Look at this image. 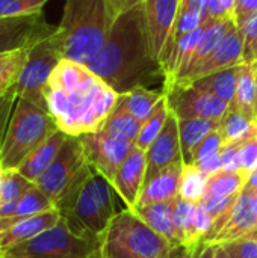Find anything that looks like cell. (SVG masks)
<instances>
[{
	"instance_id": "obj_1",
	"label": "cell",
	"mask_w": 257,
	"mask_h": 258,
	"mask_svg": "<svg viewBox=\"0 0 257 258\" xmlns=\"http://www.w3.org/2000/svg\"><path fill=\"white\" fill-rule=\"evenodd\" d=\"M118 97L86 65L68 59L59 62L44 89L47 112L68 136L97 132Z\"/></svg>"
},
{
	"instance_id": "obj_2",
	"label": "cell",
	"mask_w": 257,
	"mask_h": 258,
	"mask_svg": "<svg viewBox=\"0 0 257 258\" xmlns=\"http://www.w3.org/2000/svg\"><path fill=\"white\" fill-rule=\"evenodd\" d=\"M86 67L118 95L145 86L159 76L165 79L161 62L151 53L142 3L112 23L101 48Z\"/></svg>"
},
{
	"instance_id": "obj_3",
	"label": "cell",
	"mask_w": 257,
	"mask_h": 258,
	"mask_svg": "<svg viewBox=\"0 0 257 258\" xmlns=\"http://www.w3.org/2000/svg\"><path fill=\"white\" fill-rule=\"evenodd\" d=\"M111 26L106 0H65L56 29L64 59L86 65L101 48Z\"/></svg>"
},
{
	"instance_id": "obj_4",
	"label": "cell",
	"mask_w": 257,
	"mask_h": 258,
	"mask_svg": "<svg viewBox=\"0 0 257 258\" xmlns=\"http://www.w3.org/2000/svg\"><path fill=\"white\" fill-rule=\"evenodd\" d=\"M114 192L112 183L94 169L77 192L56 210L76 234L101 239L117 215Z\"/></svg>"
},
{
	"instance_id": "obj_5",
	"label": "cell",
	"mask_w": 257,
	"mask_h": 258,
	"mask_svg": "<svg viewBox=\"0 0 257 258\" xmlns=\"http://www.w3.org/2000/svg\"><path fill=\"white\" fill-rule=\"evenodd\" d=\"M59 127L45 109L17 97L0 150V166L5 171L17 169Z\"/></svg>"
},
{
	"instance_id": "obj_6",
	"label": "cell",
	"mask_w": 257,
	"mask_h": 258,
	"mask_svg": "<svg viewBox=\"0 0 257 258\" xmlns=\"http://www.w3.org/2000/svg\"><path fill=\"white\" fill-rule=\"evenodd\" d=\"M171 245L132 209L115 215L101 236V258H168Z\"/></svg>"
},
{
	"instance_id": "obj_7",
	"label": "cell",
	"mask_w": 257,
	"mask_h": 258,
	"mask_svg": "<svg viewBox=\"0 0 257 258\" xmlns=\"http://www.w3.org/2000/svg\"><path fill=\"white\" fill-rule=\"evenodd\" d=\"M101 239L94 236L76 234L61 216L59 222L35 236L33 239L17 245L2 258H101Z\"/></svg>"
},
{
	"instance_id": "obj_8",
	"label": "cell",
	"mask_w": 257,
	"mask_h": 258,
	"mask_svg": "<svg viewBox=\"0 0 257 258\" xmlns=\"http://www.w3.org/2000/svg\"><path fill=\"white\" fill-rule=\"evenodd\" d=\"M92 171L94 168L86 160L80 139L68 136L53 163L35 184L58 207L77 192Z\"/></svg>"
},
{
	"instance_id": "obj_9",
	"label": "cell",
	"mask_w": 257,
	"mask_h": 258,
	"mask_svg": "<svg viewBox=\"0 0 257 258\" xmlns=\"http://www.w3.org/2000/svg\"><path fill=\"white\" fill-rule=\"evenodd\" d=\"M62 59L64 53L61 41L55 30L50 36L41 39L33 47H30L20 79L14 86L17 97L26 98L27 101L47 110L44 89L48 83L52 73Z\"/></svg>"
},
{
	"instance_id": "obj_10",
	"label": "cell",
	"mask_w": 257,
	"mask_h": 258,
	"mask_svg": "<svg viewBox=\"0 0 257 258\" xmlns=\"http://www.w3.org/2000/svg\"><path fill=\"white\" fill-rule=\"evenodd\" d=\"M170 110L177 119L221 121L230 104L195 86H173L164 89Z\"/></svg>"
},
{
	"instance_id": "obj_11",
	"label": "cell",
	"mask_w": 257,
	"mask_h": 258,
	"mask_svg": "<svg viewBox=\"0 0 257 258\" xmlns=\"http://www.w3.org/2000/svg\"><path fill=\"white\" fill-rule=\"evenodd\" d=\"M77 138L82 142L88 163L97 172L105 175L111 183L118 168L121 166V163L126 160L130 151L136 147L132 142L118 139L101 130L85 133Z\"/></svg>"
},
{
	"instance_id": "obj_12",
	"label": "cell",
	"mask_w": 257,
	"mask_h": 258,
	"mask_svg": "<svg viewBox=\"0 0 257 258\" xmlns=\"http://www.w3.org/2000/svg\"><path fill=\"white\" fill-rule=\"evenodd\" d=\"M56 30L45 21L42 12L0 18V53L30 48Z\"/></svg>"
},
{
	"instance_id": "obj_13",
	"label": "cell",
	"mask_w": 257,
	"mask_h": 258,
	"mask_svg": "<svg viewBox=\"0 0 257 258\" xmlns=\"http://www.w3.org/2000/svg\"><path fill=\"white\" fill-rule=\"evenodd\" d=\"M182 0H144V21L153 56L159 60L174 29Z\"/></svg>"
},
{
	"instance_id": "obj_14",
	"label": "cell",
	"mask_w": 257,
	"mask_h": 258,
	"mask_svg": "<svg viewBox=\"0 0 257 258\" xmlns=\"http://www.w3.org/2000/svg\"><path fill=\"white\" fill-rule=\"evenodd\" d=\"M145 159H147V169H145L144 184L165 168L174 165L179 160H183L182 150H180V139H179V119L171 110L162 132L147 148Z\"/></svg>"
},
{
	"instance_id": "obj_15",
	"label": "cell",
	"mask_w": 257,
	"mask_h": 258,
	"mask_svg": "<svg viewBox=\"0 0 257 258\" xmlns=\"http://www.w3.org/2000/svg\"><path fill=\"white\" fill-rule=\"evenodd\" d=\"M239 63H242V35L239 29L235 27L233 30L227 33V36L221 41V44L214 50V53L201 65H198L195 70H192L189 74H186L185 77H182L180 80H177L174 85L168 88L189 86L195 80H200L209 74H214L227 68L238 67Z\"/></svg>"
},
{
	"instance_id": "obj_16",
	"label": "cell",
	"mask_w": 257,
	"mask_h": 258,
	"mask_svg": "<svg viewBox=\"0 0 257 258\" xmlns=\"http://www.w3.org/2000/svg\"><path fill=\"white\" fill-rule=\"evenodd\" d=\"M145 169H147L145 151L135 147L130 151V154L126 157V160L121 163L112 180L114 190L126 203L127 209H133L138 203V198L144 187Z\"/></svg>"
},
{
	"instance_id": "obj_17",
	"label": "cell",
	"mask_w": 257,
	"mask_h": 258,
	"mask_svg": "<svg viewBox=\"0 0 257 258\" xmlns=\"http://www.w3.org/2000/svg\"><path fill=\"white\" fill-rule=\"evenodd\" d=\"M253 234H257V218L251 209V192L244 187L226 225L209 243L226 245Z\"/></svg>"
},
{
	"instance_id": "obj_18",
	"label": "cell",
	"mask_w": 257,
	"mask_h": 258,
	"mask_svg": "<svg viewBox=\"0 0 257 258\" xmlns=\"http://www.w3.org/2000/svg\"><path fill=\"white\" fill-rule=\"evenodd\" d=\"M61 219V213L59 210H50V212H44L30 218H24L15 224H12L11 227H8L5 231L0 233V255L3 252H6L8 249L21 245L30 239H33L35 236L44 233L45 230L55 227Z\"/></svg>"
},
{
	"instance_id": "obj_19",
	"label": "cell",
	"mask_w": 257,
	"mask_h": 258,
	"mask_svg": "<svg viewBox=\"0 0 257 258\" xmlns=\"http://www.w3.org/2000/svg\"><path fill=\"white\" fill-rule=\"evenodd\" d=\"M183 166H185L183 160H179L174 165L156 174L150 181H147L141 190L136 206H148L155 203H173L174 200H177Z\"/></svg>"
},
{
	"instance_id": "obj_20",
	"label": "cell",
	"mask_w": 257,
	"mask_h": 258,
	"mask_svg": "<svg viewBox=\"0 0 257 258\" xmlns=\"http://www.w3.org/2000/svg\"><path fill=\"white\" fill-rule=\"evenodd\" d=\"M67 138V133H64L62 130H56L35 151H32L27 156V159L17 168V171L29 181L35 183L53 163Z\"/></svg>"
},
{
	"instance_id": "obj_21",
	"label": "cell",
	"mask_w": 257,
	"mask_h": 258,
	"mask_svg": "<svg viewBox=\"0 0 257 258\" xmlns=\"http://www.w3.org/2000/svg\"><path fill=\"white\" fill-rule=\"evenodd\" d=\"M235 27H238V26H236L235 20L230 18V17L223 18V20H217V21H208L204 35H203L200 44H198L197 48L194 50V53H192L191 59L188 60V63H186L183 73L176 79V82L180 80L182 77H185L186 74H189V73H191L192 70H195L198 65H201V63L214 53V50L221 44V41L227 36V33H229L230 30H233ZM176 82H173L171 85H174ZM171 85H170V86H171ZM167 88H168V86H167ZM164 89H165V88H164Z\"/></svg>"
},
{
	"instance_id": "obj_22",
	"label": "cell",
	"mask_w": 257,
	"mask_h": 258,
	"mask_svg": "<svg viewBox=\"0 0 257 258\" xmlns=\"http://www.w3.org/2000/svg\"><path fill=\"white\" fill-rule=\"evenodd\" d=\"M173 203H155L148 206H136L132 210L155 233L162 236L171 245V248H177L182 246V242L173 219Z\"/></svg>"
},
{
	"instance_id": "obj_23",
	"label": "cell",
	"mask_w": 257,
	"mask_h": 258,
	"mask_svg": "<svg viewBox=\"0 0 257 258\" xmlns=\"http://www.w3.org/2000/svg\"><path fill=\"white\" fill-rule=\"evenodd\" d=\"M233 109L257 121L256 115V70L251 65L239 63L235 100L230 104Z\"/></svg>"
},
{
	"instance_id": "obj_24",
	"label": "cell",
	"mask_w": 257,
	"mask_h": 258,
	"mask_svg": "<svg viewBox=\"0 0 257 258\" xmlns=\"http://www.w3.org/2000/svg\"><path fill=\"white\" fill-rule=\"evenodd\" d=\"M55 203L36 186L33 184L17 203L15 207V213L11 218H3L0 219V233L5 231L8 227H11L12 224L24 219V218H30L44 212H50L55 210Z\"/></svg>"
},
{
	"instance_id": "obj_25",
	"label": "cell",
	"mask_w": 257,
	"mask_h": 258,
	"mask_svg": "<svg viewBox=\"0 0 257 258\" xmlns=\"http://www.w3.org/2000/svg\"><path fill=\"white\" fill-rule=\"evenodd\" d=\"M164 97V91H151L147 89V86H136L132 91L120 95L118 103L139 122H144Z\"/></svg>"
},
{
	"instance_id": "obj_26",
	"label": "cell",
	"mask_w": 257,
	"mask_h": 258,
	"mask_svg": "<svg viewBox=\"0 0 257 258\" xmlns=\"http://www.w3.org/2000/svg\"><path fill=\"white\" fill-rule=\"evenodd\" d=\"M220 121L211 119H179V139H180V150L183 163L189 165L192 150L212 132L218 130Z\"/></svg>"
},
{
	"instance_id": "obj_27",
	"label": "cell",
	"mask_w": 257,
	"mask_h": 258,
	"mask_svg": "<svg viewBox=\"0 0 257 258\" xmlns=\"http://www.w3.org/2000/svg\"><path fill=\"white\" fill-rule=\"evenodd\" d=\"M239 67V65H238ZM238 67L227 68L214 74H209L200 80H195L189 86H195L201 91H206L220 100L232 104L235 100L236 92V82H238Z\"/></svg>"
},
{
	"instance_id": "obj_28",
	"label": "cell",
	"mask_w": 257,
	"mask_h": 258,
	"mask_svg": "<svg viewBox=\"0 0 257 258\" xmlns=\"http://www.w3.org/2000/svg\"><path fill=\"white\" fill-rule=\"evenodd\" d=\"M141 125H142V122H139L135 116H132L117 101L115 107L112 109V112L109 113V116L105 119V122L101 124V127L98 130L136 145V139H138Z\"/></svg>"
},
{
	"instance_id": "obj_29",
	"label": "cell",
	"mask_w": 257,
	"mask_h": 258,
	"mask_svg": "<svg viewBox=\"0 0 257 258\" xmlns=\"http://www.w3.org/2000/svg\"><path fill=\"white\" fill-rule=\"evenodd\" d=\"M256 128L257 121L250 119L248 116L242 115L232 106L229 107V110L220 121V127H218L224 147L244 142Z\"/></svg>"
},
{
	"instance_id": "obj_30",
	"label": "cell",
	"mask_w": 257,
	"mask_h": 258,
	"mask_svg": "<svg viewBox=\"0 0 257 258\" xmlns=\"http://www.w3.org/2000/svg\"><path fill=\"white\" fill-rule=\"evenodd\" d=\"M248 175L244 172H226L220 171L208 178L204 198H224L238 195L245 187Z\"/></svg>"
},
{
	"instance_id": "obj_31",
	"label": "cell",
	"mask_w": 257,
	"mask_h": 258,
	"mask_svg": "<svg viewBox=\"0 0 257 258\" xmlns=\"http://www.w3.org/2000/svg\"><path fill=\"white\" fill-rule=\"evenodd\" d=\"M195 203L186 201L183 198H177L173 203V219L177 230V234L180 237L182 245L194 246L200 242L195 237V228H194V216H195Z\"/></svg>"
},
{
	"instance_id": "obj_32",
	"label": "cell",
	"mask_w": 257,
	"mask_h": 258,
	"mask_svg": "<svg viewBox=\"0 0 257 258\" xmlns=\"http://www.w3.org/2000/svg\"><path fill=\"white\" fill-rule=\"evenodd\" d=\"M168 115H170V107H168V101H167V95H165L159 101V104L155 107L151 115L141 125V130H139V135H138V139H136V147L139 150L147 151V148L151 145V142L162 132Z\"/></svg>"
},
{
	"instance_id": "obj_33",
	"label": "cell",
	"mask_w": 257,
	"mask_h": 258,
	"mask_svg": "<svg viewBox=\"0 0 257 258\" xmlns=\"http://www.w3.org/2000/svg\"><path fill=\"white\" fill-rule=\"evenodd\" d=\"M206 184L208 177L195 165H185L180 175L179 197L186 201L198 204L204 198Z\"/></svg>"
},
{
	"instance_id": "obj_34",
	"label": "cell",
	"mask_w": 257,
	"mask_h": 258,
	"mask_svg": "<svg viewBox=\"0 0 257 258\" xmlns=\"http://www.w3.org/2000/svg\"><path fill=\"white\" fill-rule=\"evenodd\" d=\"M30 48L0 53V89L8 91L15 86L26 63Z\"/></svg>"
},
{
	"instance_id": "obj_35",
	"label": "cell",
	"mask_w": 257,
	"mask_h": 258,
	"mask_svg": "<svg viewBox=\"0 0 257 258\" xmlns=\"http://www.w3.org/2000/svg\"><path fill=\"white\" fill-rule=\"evenodd\" d=\"M33 184L35 183L29 181L17 169L5 171V174H3V183H2V192H0V206L2 204H9V203H18V200Z\"/></svg>"
},
{
	"instance_id": "obj_36",
	"label": "cell",
	"mask_w": 257,
	"mask_h": 258,
	"mask_svg": "<svg viewBox=\"0 0 257 258\" xmlns=\"http://www.w3.org/2000/svg\"><path fill=\"white\" fill-rule=\"evenodd\" d=\"M238 29L242 35V63L253 67L257 51V12L250 15Z\"/></svg>"
},
{
	"instance_id": "obj_37",
	"label": "cell",
	"mask_w": 257,
	"mask_h": 258,
	"mask_svg": "<svg viewBox=\"0 0 257 258\" xmlns=\"http://www.w3.org/2000/svg\"><path fill=\"white\" fill-rule=\"evenodd\" d=\"M238 159L241 172H244L245 175H250L251 172L257 171V128L244 142L239 144Z\"/></svg>"
},
{
	"instance_id": "obj_38",
	"label": "cell",
	"mask_w": 257,
	"mask_h": 258,
	"mask_svg": "<svg viewBox=\"0 0 257 258\" xmlns=\"http://www.w3.org/2000/svg\"><path fill=\"white\" fill-rule=\"evenodd\" d=\"M224 144H223V138H221V133L220 130H215L212 133H209L191 153V162L189 165H197L200 163L201 160L214 156V154H218L221 150H223Z\"/></svg>"
},
{
	"instance_id": "obj_39",
	"label": "cell",
	"mask_w": 257,
	"mask_h": 258,
	"mask_svg": "<svg viewBox=\"0 0 257 258\" xmlns=\"http://www.w3.org/2000/svg\"><path fill=\"white\" fill-rule=\"evenodd\" d=\"M232 258H257V234L223 245Z\"/></svg>"
},
{
	"instance_id": "obj_40",
	"label": "cell",
	"mask_w": 257,
	"mask_h": 258,
	"mask_svg": "<svg viewBox=\"0 0 257 258\" xmlns=\"http://www.w3.org/2000/svg\"><path fill=\"white\" fill-rule=\"evenodd\" d=\"M17 101V92L14 88L8 89L2 97H0V150L8 132V125L11 121V115L14 110V104Z\"/></svg>"
},
{
	"instance_id": "obj_41",
	"label": "cell",
	"mask_w": 257,
	"mask_h": 258,
	"mask_svg": "<svg viewBox=\"0 0 257 258\" xmlns=\"http://www.w3.org/2000/svg\"><path fill=\"white\" fill-rule=\"evenodd\" d=\"M214 218L206 212V209L201 206V203L195 207V216H194V228H195V237L198 242L206 240L214 228Z\"/></svg>"
},
{
	"instance_id": "obj_42",
	"label": "cell",
	"mask_w": 257,
	"mask_h": 258,
	"mask_svg": "<svg viewBox=\"0 0 257 258\" xmlns=\"http://www.w3.org/2000/svg\"><path fill=\"white\" fill-rule=\"evenodd\" d=\"M238 150H239V144L223 147V150H221L223 171H226V172H241L239 159H238Z\"/></svg>"
},
{
	"instance_id": "obj_43",
	"label": "cell",
	"mask_w": 257,
	"mask_h": 258,
	"mask_svg": "<svg viewBox=\"0 0 257 258\" xmlns=\"http://www.w3.org/2000/svg\"><path fill=\"white\" fill-rule=\"evenodd\" d=\"M257 12V0H236L235 8V23L239 27L250 15Z\"/></svg>"
},
{
	"instance_id": "obj_44",
	"label": "cell",
	"mask_w": 257,
	"mask_h": 258,
	"mask_svg": "<svg viewBox=\"0 0 257 258\" xmlns=\"http://www.w3.org/2000/svg\"><path fill=\"white\" fill-rule=\"evenodd\" d=\"M208 178L211 177V175H214V174H217V172H220V171H223V163H221V151L218 153V154H214V156H211V157H208V159H204V160H201L200 163H197L195 165Z\"/></svg>"
},
{
	"instance_id": "obj_45",
	"label": "cell",
	"mask_w": 257,
	"mask_h": 258,
	"mask_svg": "<svg viewBox=\"0 0 257 258\" xmlns=\"http://www.w3.org/2000/svg\"><path fill=\"white\" fill-rule=\"evenodd\" d=\"M206 6H208V0H182L180 2V8H183L186 11H191L194 14H198V15H201L208 21Z\"/></svg>"
},
{
	"instance_id": "obj_46",
	"label": "cell",
	"mask_w": 257,
	"mask_h": 258,
	"mask_svg": "<svg viewBox=\"0 0 257 258\" xmlns=\"http://www.w3.org/2000/svg\"><path fill=\"white\" fill-rule=\"evenodd\" d=\"M106 5H108V9H109V15H111L112 23L123 12H126L127 9H130L129 5H127V0H106Z\"/></svg>"
},
{
	"instance_id": "obj_47",
	"label": "cell",
	"mask_w": 257,
	"mask_h": 258,
	"mask_svg": "<svg viewBox=\"0 0 257 258\" xmlns=\"http://www.w3.org/2000/svg\"><path fill=\"white\" fill-rule=\"evenodd\" d=\"M197 246H198V245H194V246L182 245V246L173 248L171 252H170V255H168V258H195Z\"/></svg>"
},
{
	"instance_id": "obj_48",
	"label": "cell",
	"mask_w": 257,
	"mask_h": 258,
	"mask_svg": "<svg viewBox=\"0 0 257 258\" xmlns=\"http://www.w3.org/2000/svg\"><path fill=\"white\" fill-rule=\"evenodd\" d=\"M215 248H217V245L201 240L197 246L195 258H215Z\"/></svg>"
},
{
	"instance_id": "obj_49",
	"label": "cell",
	"mask_w": 257,
	"mask_h": 258,
	"mask_svg": "<svg viewBox=\"0 0 257 258\" xmlns=\"http://www.w3.org/2000/svg\"><path fill=\"white\" fill-rule=\"evenodd\" d=\"M220 2V5L223 6V9H224V12L230 17V18H233L235 17V8H236V0H218ZM235 20V18H233Z\"/></svg>"
},
{
	"instance_id": "obj_50",
	"label": "cell",
	"mask_w": 257,
	"mask_h": 258,
	"mask_svg": "<svg viewBox=\"0 0 257 258\" xmlns=\"http://www.w3.org/2000/svg\"><path fill=\"white\" fill-rule=\"evenodd\" d=\"M245 187L253 190V192H257V171L251 172L247 178V183H245Z\"/></svg>"
},
{
	"instance_id": "obj_51",
	"label": "cell",
	"mask_w": 257,
	"mask_h": 258,
	"mask_svg": "<svg viewBox=\"0 0 257 258\" xmlns=\"http://www.w3.org/2000/svg\"><path fill=\"white\" fill-rule=\"evenodd\" d=\"M17 0H0V18H5L6 11L15 3Z\"/></svg>"
},
{
	"instance_id": "obj_52",
	"label": "cell",
	"mask_w": 257,
	"mask_h": 258,
	"mask_svg": "<svg viewBox=\"0 0 257 258\" xmlns=\"http://www.w3.org/2000/svg\"><path fill=\"white\" fill-rule=\"evenodd\" d=\"M215 258H232L229 255V252L226 251V248L223 245H217L215 248Z\"/></svg>"
},
{
	"instance_id": "obj_53",
	"label": "cell",
	"mask_w": 257,
	"mask_h": 258,
	"mask_svg": "<svg viewBox=\"0 0 257 258\" xmlns=\"http://www.w3.org/2000/svg\"><path fill=\"white\" fill-rule=\"evenodd\" d=\"M250 192H251V209H253V212H254L257 218V192H253V190H250Z\"/></svg>"
},
{
	"instance_id": "obj_54",
	"label": "cell",
	"mask_w": 257,
	"mask_h": 258,
	"mask_svg": "<svg viewBox=\"0 0 257 258\" xmlns=\"http://www.w3.org/2000/svg\"><path fill=\"white\" fill-rule=\"evenodd\" d=\"M3 174H5V169L0 166V192H2V183H3Z\"/></svg>"
},
{
	"instance_id": "obj_55",
	"label": "cell",
	"mask_w": 257,
	"mask_h": 258,
	"mask_svg": "<svg viewBox=\"0 0 257 258\" xmlns=\"http://www.w3.org/2000/svg\"><path fill=\"white\" fill-rule=\"evenodd\" d=\"M253 68L257 71V51H256V57H254V63H253Z\"/></svg>"
},
{
	"instance_id": "obj_56",
	"label": "cell",
	"mask_w": 257,
	"mask_h": 258,
	"mask_svg": "<svg viewBox=\"0 0 257 258\" xmlns=\"http://www.w3.org/2000/svg\"><path fill=\"white\" fill-rule=\"evenodd\" d=\"M256 115H257V71H256Z\"/></svg>"
},
{
	"instance_id": "obj_57",
	"label": "cell",
	"mask_w": 257,
	"mask_h": 258,
	"mask_svg": "<svg viewBox=\"0 0 257 258\" xmlns=\"http://www.w3.org/2000/svg\"><path fill=\"white\" fill-rule=\"evenodd\" d=\"M5 92H6V91H2V89H0V97H2V95H3Z\"/></svg>"
},
{
	"instance_id": "obj_58",
	"label": "cell",
	"mask_w": 257,
	"mask_h": 258,
	"mask_svg": "<svg viewBox=\"0 0 257 258\" xmlns=\"http://www.w3.org/2000/svg\"><path fill=\"white\" fill-rule=\"evenodd\" d=\"M0 258H2V257H0Z\"/></svg>"
}]
</instances>
